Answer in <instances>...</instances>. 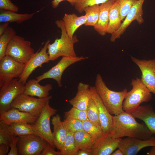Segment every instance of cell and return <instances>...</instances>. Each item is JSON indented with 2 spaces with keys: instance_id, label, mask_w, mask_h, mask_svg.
<instances>
[{
  "instance_id": "ba28073f",
  "label": "cell",
  "mask_w": 155,
  "mask_h": 155,
  "mask_svg": "<svg viewBox=\"0 0 155 155\" xmlns=\"http://www.w3.org/2000/svg\"><path fill=\"white\" fill-rule=\"evenodd\" d=\"M1 88L0 90V113L11 108V105L14 100L23 94L25 84L20 82L18 78L12 79Z\"/></svg>"
},
{
  "instance_id": "ac0fdd59",
  "label": "cell",
  "mask_w": 155,
  "mask_h": 155,
  "mask_svg": "<svg viewBox=\"0 0 155 155\" xmlns=\"http://www.w3.org/2000/svg\"><path fill=\"white\" fill-rule=\"evenodd\" d=\"M38 117L16 108H12L0 113V121L7 125L14 123L24 122L33 124Z\"/></svg>"
},
{
  "instance_id": "277c9868",
  "label": "cell",
  "mask_w": 155,
  "mask_h": 155,
  "mask_svg": "<svg viewBox=\"0 0 155 155\" xmlns=\"http://www.w3.org/2000/svg\"><path fill=\"white\" fill-rule=\"evenodd\" d=\"M132 89L127 92L123 104V108L131 113L143 102H148L152 98V93L138 78L132 80Z\"/></svg>"
},
{
  "instance_id": "4fadbf2b",
  "label": "cell",
  "mask_w": 155,
  "mask_h": 155,
  "mask_svg": "<svg viewBox=\"0 0 155 155\" xmlns=\"http://www.w3.org/2000/svg\"><path fill=\"white\" fill-rule=\"evenodd\" d=\"M145 0H138L133 5L119 28L111 34L110 41L115 42L120 38L132 22L136 20L139 24L144 22L142 6Z\"/></svg>"
},
{
  "instance_id": "83f0119b",
  "label": "cell",
  "mask_w": 155,
  "mask_h": 155,
  "mask_svg": "<svg viewBox=\"0 0 155 155\" xmlns=\"http://www.w3.org/2000/svg\"><path fill=\"white\" fill-rule=\"evenodd\" d=\"M7 128L10 133L15 136L36 134L32 127L31 124L27 123H13L8 125Z\"/></svg>"
},
{
  "instance_id": "4316f807",
  "label": "cell",
  "mask_w": 155,
  "mask_h": 155,
  "mask_svg": "<svg viewBox=\"0 0 155 155\" xmlns=\"http://www.w3.org/2000/svg\"><path fill=\"white\" fill-rule=\"evenodd\" d=\"M121 21L119 6L115 1L109 12L107 33L111 34L117 30L121 25Z\"/></svg>"
},
{
  "instance_id": "e575fe53",
  "label": "cell",
  "mask_w": 155,
  "mask_h": 155,
  "mask_svg": "<svg viewBox=\"0 0 155 155\" xmlns=\"http://www.w3.org/2000/svg\"><path fill=\"white\" fill-rule=\"evenodd\" d=\"M64 117L66 118H72L83 122L88 120L86 111L80 110L75 107L64 113Z\"/></svg>"
},
{
  "instance_id": "836d02e7",
  "label": "cell",
  "mask_w": 155,
  "mask_h": 155,
  "mask_svg": "<svg viewBox=\"0 0 155 155\" xmlns=\"http://www.w3.org/2000/svg\"><path fill=\"white\" fill-rule=\"evenodd\" d=\"M63 122L67 132L74 133L83 130V123L81 121L72 118H66Z\"/></svg>"
},
{
  "instance_id": "d6a6232c",
  "label": "cell",
  "mask_w": 155,
  "mask_h": 155,
  "mask_svg": "<svg viewBox=\"0 0 155 155\" xmlns=\"http://www.w3.org/2000/svg\"><path fill=\"white\" fill-rule=\"evenodd\" d=\"M83 123V130L95 140L103 135L101 127L95 125L88 119Z\"/></svg>"
},
{
  "instance_id": "e0dca14e",
  "label": "cell",
  "mask_w": 155,
  "mask_h": 155,
  "mask_svg": "<svg viewBox=\"0 0 155 155\" xmlns=\"http://www.w3.org/2000/svg\"><path fill=\"white\" fill-rule=\"evenodd\" d=\"M122 138L114 139L103 135L96 140L91 150L92 155H110L117 148Z\"/></svg>"
},
{
  "instance_id": "52a82bcc",
  "label": "cell",
  "mask_w": 155,
  "mask_h": 155,
  "mask_svg": "<svg viewBox=\"0 0 155 155\" xmlns=\"http://www.w3.org/2000/svg\"><path fill=\"white\" fill-rule=\"evenodd\" d=\"M52 98V96H49L46 98H36L23 93L14 100L11 108H16L38 117L46 103Z\"/></svg>"
},
{
  "instance_id": "ee69618b",
  "label": "cell",
  "mask_w": 155,
  "mask_h": 155,
  "mask_svg": "<svg viewBox=\"0 0 155 155\" xmlns=\"http://www.w3.org/2000/svg\"><path fill=\"white\" fill-rule=\"evenodd\" d=\"M9 23L5 22L0 25V36H1L9 27Z\"/></svg>"
},
{
  "instance_id": "f1b7e54d",
  "label": "cell",
  "mask_w": 155,
  "mask_h": 155,
  "mask_svg": "<svg viewBox=\"0 0 155 155\" xmlns=\"http://www.w3.org/2000/svg\"><path fill=\"white\" fill-rule=\"evenodd\" d=\"M83 11L85 12L87 16L85 26H95L99 19L100 11V5H95L87 6L84 7Z\"/></svg>"
},
{
  "instance_id": "7402d4cb",
  "label": "cell",
  "mask_w": 155,
  "mask_h": 155,
  "mask_svg": "<svg viewBox=\"0 0 155 155\" xmlns=\"http://www.w3.org/2000/svg\"><path fill=\"white\" fill-rule=\"evenodd\" d=\"M53 126V136L54 147L58 151L61 149L67 135V131L59 114L53 116L51 119Z\"/></svg>"
},
{
  "instance_id": "44dd1931",
  "label": "cell",
  "mask_w": 155,
  "mask_h": 155,
  "mask_svg": "<svg viewBox=\"0 0 155 155\" xmlns=\"http://www.w3.org/2000/svg\"><path fill=\"white\" fill-rule=\"evenodd\" d=\"M25 89L24 94L32 96L43 98L49 96V92L53 89L51 84H48L42 86L36 79L28 80L25 84Z\"/></svg>"
},
{
  "instance_id": "f6af8a7d",
  "label": "cell",
  "mask_w": 155,
  "mask_h": 155,
  "mask_svg": "<svg viewBox=\"0 0 155 155\" xmlns=\"http://www.w3.org/2000/svg\"><path fill=\"white\" fill-rule=\"evenodd\" d=\"M75 155H92L90 150H79L76 152Z\"/></svg>"
},
{
  "instance_id": "d6986e66",
  "label": "cell",
  "mask_w": 155,
  "mask_h": 155,
  "mask_svg": "<svg viewBox=\"0 0 155 155\" xmlns=\"http://www.w3.org/2000/svg\"><path fill=\"white\" fill-rule=\"evenodd\" d=\"M131 113L143 121L153 134H155V112L150 104L139 106Z\"/></svg>"
},
{
  "instance_id": "f35d334b",
  "label": "cell",
  "mask_w": 155,
  "mask_h": 155,
  "mask_svg": "<svg viewBox=\"0 0 155 155\" xmlns=\"http://www.w3.org/2000/svg\"><path fill=\"white\" fill-rule=\"evenodd\" d=\"M0 9L2 11L17 12L18 7L12 2L11 0H0Z\"/></svg>"
},
{
  "instance_id": "7dc6e473",
  "label": "cell",
  "mask_w": 155,
  "mask_h": 155,
  "mask_svg": "<svg viewBox=\"0 0 155 155\" xmlns=\"http://www.w3.org/2000/svg\"><path fill=\"white\" fill-rule=\"evenodd\" d=\"M112 155H123V152L121 150L118 148L117 150L114 151L111 154Z\"/></svg>"
},
{
  "instance_id": "7bdbcfd3",
  "label": "cell",
  "mask_w": 155,
  "mask_h": 155,
  "mask_svg": "<svg viewBox=\"0 0 155 155\" xmlns=\"http://www.w3.org/2000/svg\"><path fill=\"white\" fill-rule=\"evenodd\" d=\"M9 147L8 146L4 144H0V155L7 154L9 152Z\"/></svg>"
},
{
  "instance_id": "2e32d148",
  "label": "cell",
  "mask_w": 155,
  "mask_h": 155,
  "mask_svg": "<svg viewBox=\"0 0 155 155\" xmlns=\"http://www.w3.org/2000/svg\"><path fill=\"white\" fill-rule=\"evenodd\" d=\"M91 97L98 108L101 127L104 135L111 136L113 131V116L108 112L102 101L94 86L90 87Z\"/></svg>"
},
{
  "instance_id": "ab89813d",
  "label": "cell",
  "mask_w": 155,
  "mask_h": 155,
  "mask_svg": "<svg viewBox=\"0 0 155 155\" xmlns=\"http://www.w3.org/2000/svg\"><path fill=\"white\" fill-rule=\"evenodd\" d=\"M19 139V136H14L9 144L8 146L10 149L7 154L8 155H18V150L17 148V144Z\"/></svg>"
},
{
  "instance_id": "d4e9b609",
  "label": "cell",
  "mask_w": 155,
  "mask_h": 155,
  "mask_svg": "<svg viewBox=\"0 0 155 155\" xmlns=\"http://www.w3.org/2000/svg\"><path fill=\"white\" fill-rule=\"evenodd\" d=\"M39 11H38L30 14H20L14 11H3L0 13V22L21 23L32 18Z\"/></svg>"
},
{
  "instance_id": "f546056e",
  "label": "cell",
  "mask_w": 155,
  "mask_h": 155,
  "mask_svg": "<svg viewBox=\"0 0 155 155\" xmlns=\"http://www.w3.org/2000/svg\"><path fill=\"white\" fill-rule=\"evenodd\" d=\"M16 35V32L14 29L9 26L4 33L0 36V60L6 55L7 46Z\"/></svg>"
},
{
  "instance_id": "bcb514c9",
  "label": "cell",
  "mask_w": 155,
  "mask_h": 155,
  "mask_svg": "<svg viewBox=\"0 0 155 155\" xmlns=\"http://www.w3.org/2000/svg\"><path fill=\"white\" fill-rule=\"evenodd\" d=\"M147 155H155V146L152 147L150 150L147 153Z\"/></svg>"
},
{
  "instance_id": "3957f363",
  "label": "cell",
  "mask_w": 155,
  "mask_h": 155,
  "mask_svg": "<svg viewBox=\"0 0 155 155\" xmlns=\"http://www.w3.org/2000/svg\"><path fill=\"white\" fill-rule=\"evenodd\" d=\"M55 23L60 29L61 34L59 38H57L53 43L48 44L47 52L50 61L61 56L77 57L74 48V44L79 41L76 36H74L72 39L69 38L62 20H57Z\"/></svg>"
},
{
  "instance_id": "4dcf8cb0",
  "label": "cell",
  "mask_w": 155,
  "mask_h": 155,
  "mask_svg": "<svg viewBox=\"0 0 155 155\" xmlns=\"http://www.w3.org/2000/svg\"><path fill=\"white\" fill-rule=\"evenodd\" d=\"M63 145L59 151L61 155H75L78 150L75 145L73 133L67 132Z\"/></svg>"
},
{
  "instance_id": "7c38bea8",
  "label": "cell",
  "mask_w": 155,
  "mask_h": 155,
  "mask_svg": "<svg viewBox=\"0 0 155 155\" xmlns=\"http://www.w3.org/2000/svg\"><path fill=\"white\" fill-rule=\"evenodd\" d=\"M50 40H47L44 46L40 50L39 49L35 53L32 57L25 64L24 71L21 75L18 78L19 81L25 84L27 80L32 72L37 68L42 66L44 63L50 61L47 52L48 46Z\"/></svg>"
},
{
  "instance_id": "cb8c5ba5",
  "label": "cell",
  "mask_w": 155,
  "mask_h": 155,
  "mask_svg": "<svg viewBox=\"0 0 155 155\" xmlns=\"http://www.w3.org/2000/svg\"><path fill=\"white\" fill-rule=\"evenodd\" d=\"M62 20L64 22L67 34L69 38L72 39L76 30L85 24L87 16L86 14L79 17L74 13L65 14Z\"/></svg>"
},
{
  "instance_id": "30bf717a",
  "label": "cell",
  "mask_w": 155,
  "mask_h": 155,
  "mask_svg": "<svg viewBox=\"0 0 155 155\" xmlns=\"http://www.w3.org/2000/svg\"><path fill=\"white\" fill-rule=\"evenodd\" d=\"M88 58V57L83 56L75 57H62L55 65L42 74L36 77V79L39 82L45 79H52L56 81L59 87H61L62 86V76L67 68L74 63Z\"/></svg>"
},
{
  "instance_id": "9c48e42d",
  "label": "cell",
  "mask_w": 155,
  "mask_h": 155,
  "mask_svg": "<svg viewBox=\"0 0 155 155\" xmlns=\"http://www.w3.org/2000/svg\"><path fill=\"white\" fill-rule=\"evenodd\" d=\"M47 142L36 134L19 136L18 142L19 155H41Z\"/></svg>"
},
{
  "instance_id": "ffe728a7",
  "label": "cell",
  "mask_w": 155,
  "mask_h": 155,
  "mask_svg": "<svg viewBox=\"0 0 155 155\" xmlns=\"http://www.w3.org/2000/svg\"><path fill=\"white\" fill-rule=\"evenodd\" d=\"M91 97L89 85L79 82L75 96L69 101L72 106L80 110L86 111Z\"/></svg>"
},
{
  "instance_id": "7a4b0ae2",
  "label": "cell",
  "mask_w": 155,
  "mask_h": 155,
  "mask_svg": "<svg viewBox=\"0 0 155 155\" xmlns=\"http://www.w3.org/2000/svg\"><path fill=\"white\" fill-rule=\"evenodd\" d=\"M94 87L103 104L111 115H117L124 111L123 104L127 92V89L119 92L111 90L107 86L100 74L96 76Z\"/></svg>"
},
{
  "instance_id": "484cf974",
  "label": "cell",
  "mask_w": 155,
  "mask_h": 155,
  "mask_svg": "<svg viewBox=\"0 0 155 155\" xmlns=\"http://www.w3.org/2000/svg\"><path fill=\"white\" fill-rule=\"evenodd\" d=\"M74 137L75 145L78 150L91 151L96 140L84 130L75 133Z\"/></svg>"
},
{
  "instance_id": "603a6c76",
  "label": "cell",
  "mask_w": 155,
  "mask_h": 155,
  "mask_svg": "<svg viewBox=\"0 0 155 155\" xmlns=\"http://www.w3.org/2000/svg\"><path fill=\"white\" fill-rule=\"evenodd\" d=\"M114 0L108 1L100 4L99 19L96 24L94 27L95 30L100 35L103 36L107 33L109 22V14Z\"/></svg>"
},
{
  "instance_id": "d590c367",
  "label": "cell",
  "mask_w": 155,
  "mask_h": 155,
  "mask_svg": "<svg viewBox=\"0 0 155 155\" xmlns=\"http://www.w3.org/2000/svg\"><path fill=\"white\" fill-rule=\"evenodd\" d=\"M137 0H115L119 6L122 21L125 18L133 5Z\"/></svg>"
},
{
  "instance_id": "8d00e7d4",
  "label": "cell",
  "mask_w": 155,
  "mask_h": 155,
  "mask_svg": "<svg viewBox=\"0 0 155 155\" xmlns=\"http://www.w3.org/2000/svg\"><path fill=\"white\" fill-rule=\"evenodd\" d=\"M111 0H77L74 7L76 10L80 13L83 11L85 7L89 6L98 5L104 3Z\"/></svg>"
},
{
  "instance_id": "5b68a950",
  "label": "cell",
  "mask_w": 155,
  "mask_h": 155,
  "mask_svg": "<svg viewBox=\"0 0 155 155\" xmlns=\"http://www.w3.org/2000/svg\"><path fill=\"white\" fill-rule=\"evenodd\" d=\"M30 41L22 37L15 35L9 43L5 55L17 62L26 64L35 54Z\"/></svg>"
},
{
  "instance_id": "1f68e13d",
  "label": "cell",
  "mask_w": 155,
  "mask_h": 155,
  "mask_svg": "<svg viewBox=\"0 0 155 155\" xmlns=\"http://www.w3.org/2000/svg\"><path fill=\"white\" fill-rule=\"evenodd\" d=\"M86 111L88 120L97 126L101 127L98 108L92 97Z\"/></svg>"
},
{
  "instance_id": "5bb4252c",
  "label": "cell",
  "mask_w": 155,
  "mask_h": 155,
  "mask_svg": "<svg viewBox=\"0 0 155 155\" xmlns=\"http://www.w3.org/2000/svg\"><path fill=\"white\" fill-rule=\"evenodd\" d=\"M131 58L141 71L142 82L152 93L155 94V59H140L131 56Z\"/></svg>"
},
{
  "instance_id": "6da1fadb",
  "label": "cell",
  "mask_w": 155,
  "mask_h": 155,
  "mask_svg": "<svg viewBox=\"0 0 155 155\" xmlns=\"http://www.w3.org/2000/svg\"><path fill=\"white\" fill-rule=\"evenodd\" d=\"M130 113L123 111L117 115L113 116V129L111 135L114 139L124 137L146 140L153 134L145 123H139Z\"/></svg>"
},
{
  "instance_id": "b9f144b4",
  "label": "cell",
  "mask_w": 155,
  "mask_h": 155,
  "mask_svg": "<svg viewBox=\"0 0 155 155\" xmlns=\"http://www.w3.org/2000/svg\"><path fill=\"white\" fill-rule=\"evenodd\" d=\"M64 1H66L72 6H74L77 0H53L51 2V5L53 8L56 9L58 7L60 3Z\"/></svg>"
},
{
  "instance_id": "74e56055",
  "label": "cell",
  "mask_w": 155,
  "mask_h": 155,
  "mask_svg": "<svg viewBox=\"0 0 155 155\" xmlns=\"http://www.w3.org/2000/svg\"><path fill=\"white\" fill-rule=\"evenodd\" d=\"M8 125L0 121V144H4L8 146L14 136L8 131Z\"/></svg>"
},
{
  "instance_id": "60d3db41",
  "label": "cell",
  "mask_w": 155,
  "mask_h": 155,
  "mask_svg": "<svg viewBox=\"0 0 155 155\" xmlns=\"http://www.w3.org/2000/svg\"><path fill=\"white\" fill-rule=\"evenodd\" d=\"M52 146L48 143L43 150L41 155H61L59 151H55Z\"/></svg>"
},
{
  "instance_id": "8992f818",
  "label": "cell",
  "mask_w": 155,
  "mask_h": 155,
  "mask_svg": "<svg viewBox=\"0 0 155 155\" xmlns=\"http://www.w3.org/2000/svg\"><path fill=\"white\" fill-rule=\"evenodd\" d=\"M57 110L49 104V100L43 108L36 121L31 124L36 133L55 147L52 132L50 127L51 117L56 114Z\"/></svg>"
},
{
  "instance_id": "8fae6325",
  "label": "cell",
  "mask_w": 155,
  "mask_h": 155,
  "mask_svg": "<svg viewBox=\"0 0 155 155\" xmlns=\"http://www.w3.org/2000/svg\"><path fill=\"white\" fill-rule=\"evenodd\" d=\"M25 64L20 63L6 55L0 60V87L22 74Z\"/></svg>"
},
{
  "instance_id": "9a60e30c",
  "label": "cell",
  "mask_w": 155,
  "mask_h": 155,
  "mask_svg": "<svg viewBox=\"0 0 155 155\" xmlns=\"http://www.w3.org/2000/svg\"><path fill=\"white\" fill-rule=\"evenodd\" d=\"M153 146H155V137L153 136L146 140L127 137L122 138L118 148L121 150L123 155H135L143 148Z\"/></svg>"
}]
</instances>
